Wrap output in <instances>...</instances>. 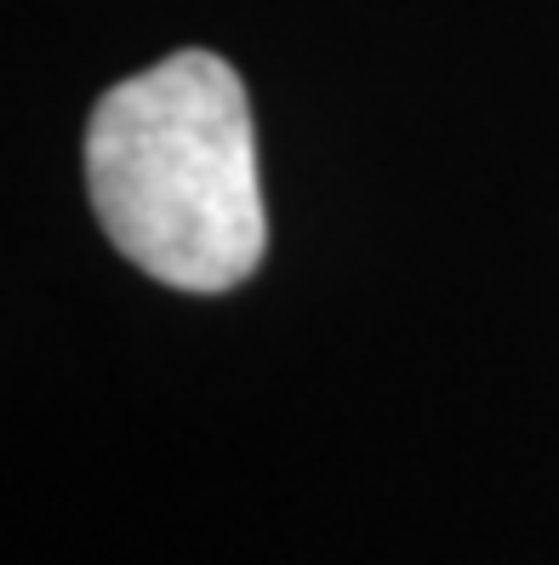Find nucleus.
Instances as JSON below:
<instances>
[{"mask_svg": "<svg viewBox=\"0 0 559 565\" xmlns=\"http://www.w3.org/2000/svg\"><path fill=\"white\" fill-rule=\"evenodd\" d=\"M80 166L104 241L149 280L217 297L262 269L251 97L228 57L183 46L115 81L92 104Z\"/></svg>", "mask_w": 559, "mask_h": 565, "instance_id": "nucleus-1", "label": "nucleus"}]
</instances>
